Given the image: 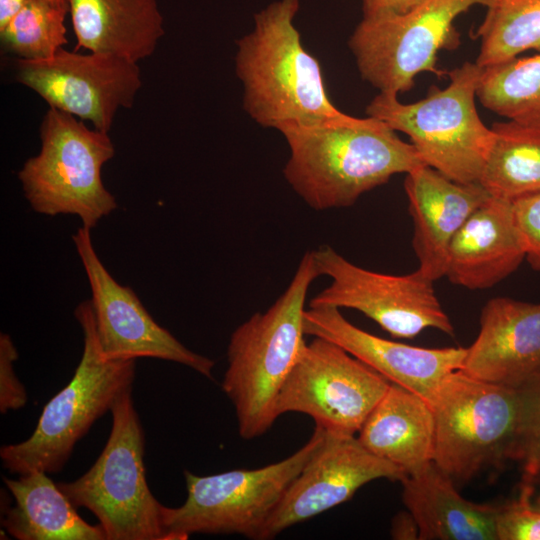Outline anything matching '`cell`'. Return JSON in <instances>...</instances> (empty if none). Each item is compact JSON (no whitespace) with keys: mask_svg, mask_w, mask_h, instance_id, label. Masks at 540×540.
<instances>
[{"mask_svg":"<svg viewBox=\"0 0 540 540\" xmlns=\"http://www.w3.org/2000/svg\"><path fill=\"white\" fill-rule=\"evenodd\" d=\"M402 501L414 517L419 540H497L498 505L462 497L434 461L406 475Z\"/></svg>","mask_w":540,"mask_h":540,"instance_id":"20","label":"cell"},{"mask_svg":"<svg viewBox=\"0 0 540 540\" xmlns=\"http://www.w3.org/2000/svg\"><path fill=\"white\" fill-rule=\"evenodd\" d=\"M405 476L401 468L367 450L355 435L325 432L270 516L260 540L273 539L289 527L348 501L371 481L384 478L400 482Z\"/></svg>","mask_w":540,"mask_h":540,"instance_id":"15","label":"cell"},{"mask_svg":"<svg viewBox=\"0 0 540 540\" xmlns=\"http://www.w3.org/2000/svg\"><path fill=\"white\" fill-rule=\"evenodd\" d=\"M481 68L535 49L540 52V0H494L477 29Z\"/></svg>","mask_w":540,"mask_h":540,"instance_id":"26","label":"cell"},{"mask_svg":"<svg viewBox=\"0 0 540 540\" xmlns=\"http://www.w3.org/2000/svg\"><path fill=\"white\" fill-rule=\"evenodd\" d=\"M432 407L433 461L455 483L514 460L521 418L518 388L456 370L442 382Z\"/></svg>","mask_w":540,"mask_h":540,"instance_id":"8","label":"cell"},{"mask_svg":"<svg viewBox=\"0 0 540 540\" xmlns=\"http://www.w3.org/2000/svg\"><path fill=\"white\" fill-rule=\"evenodd\" d=\"M476 94L486 109L540 127V52L482 68Z\"/></svg>","mask_w":540,"mask_h":540,"instance_id":"25","label":"cell"},{"mask_svg":"<svg viewBox=\"0 0 540 540\" xmlns=\"http://www.w3.org/2000/svg\"><path fill=\"white\" fill-rule=\"evenodd\" d=\"M533 504L535 505V507L540 509V492L537 495L534 494V496H533Z\"/></svg>","mask_w":540,"mask_h":540,"instance_id":"36","label":"cell"},{"mask_svg":"<svg viewBox=\"0 0 540 540\" xmlns=\"http://www.w3.org/2000/svg\"><path fill=\"white\" fill-rule=\"evenodd\" d=\"M479 324L460 370L514 388L540 371V303L492 298L482 308Z\"/></svg>","mask_w":540,"mask_h":540,"instance_id":"17","label":"cell"},{"mask_svg":"<svg viewBox=\"0 0 540 540\" xmlns=\"http://www.w3.org/2000/svg\"><path fill=\"white\" fill-rule=\"evenodd\" d=\"M40 139V152L18 172L26 200L39 214L77 215L92 230L118 206L102 180V167L115 154L109 134L49 107Z\"/></svg>","mask_w":540,"mask_h":540,"instance_id":"6","label":"cell"},{"mask_svg":"<svg viewBox=\"0 0 540 540\" xmlns=\"http://www.w3.org/2000/svg\"><path fill=\"white\" fill-rule=\"evenodd\" d=\"M72 239L91 290L96 334L105 359L156 358L213 379L214 360L185 347L153 319L130 287L112 277L95 251L91 229L80 227Z\"/></svg>","mask_w":540,"mask_h":540,"instance_id":"14","label":"cell"},{"mask_svg":"<svg viewBox=\"0 0 540 540\" xmlns=\"http://www.w3.org/2000/svg\"><path fill=\"white\" fill-rule=\"evenodd\" d=\"M422 0H362L363 17L405 13Z\"/></svg>","mask_w":540,"mask_h":540,"instance_id":"32","label":"cell"},{"mask_svg":"<svg viewBox=\"0 0 540 540\" xmlns=\"http://www.w3.org/2000/svg\"><path fill=\"white\" fill-rule=\"evenodd\" d=\"M110 412L112 428L97 460L79 478L57 485L76 508L95 515L107 540H165L164 505L147 484L144 431L132 388Z\"/></svg>","mask_w":540,"mask_h":540,"instance_id":"7","label":"cell"},{"mask_svg":"<svg viewBox=\"0 0 540 540\" xmlns=\"http://www.w3.org/2000/svg\"><path fill=\"white\" fill-rule=\"evenodd\" d=\"M67 13L50 0H27L0 29L1 42L20 59H49L68 43L64 23Z\"/></svg>","mask_w":540,"mask_h":540,"instance_id":"27","label":"cell"},{"mask_svg":"<svg viewBox=\"0 0 540 540\" xmlns=\"http://www.w3.org/2000/svg\"><path fill=\"white\" fill-rule=\"evenodd\" d=\"M75 49L116 55L138 63L164 36L158 0H67Z\"/></svg>","mask_w":540,"mask_h":540,"instance_id":"21","label":"cell"},{"mask_svg":"<svg viewBox=\"0 0 540 540\" xmlns=\"http://www.w3.org/2000/svg\"><path fill=\"white\" fill-rule=\"evenodd\" d=\"M436 425L432 405L410 390L389 388L358 432L374 455L411 474L434 459Z\"/></svg>","mask_w":540,"mask_h":540,"instance_id":"22","label":"cell"},{"mask_svg":"<svg viewBox=\"0 0 540 540\" xmlns=\"http://www.w3.org/2000/svg\"><path fill=\"white\" fill-rule=\"evenodd\" d=\"M278 131L290 150L284 177L318 211L352 206L392 176L425 165L411 143L369 116L288 124Z\"/></svg>","mask_w":540,"mask_h":540,"instance_id":"1","label":"cell"},{"mask_svg":"<svg viewBox=\"0 0 540 540\" xmlns=\"http://www.w3.org/2000/svg\"><path fill=\"white\" fill-rule=\"evenodd\" d=\"M491 129L494 141L479 183L509 201L540 191V127L509 120Z\"/></svg>","mask_w":540,"mask_h":540,"instance_id":"24","label":"cell"},{"mask_svg":"<svg viewBox=\"0 0 540 540\" xmlns=\"http://www.w3.org/2000/svg\"><path fill=\"white\" fill-rule=\"evenodd\" d=\"M525 259L511 201L490 196L452 238L445 276L469 290L493 287Z\"/></svg>","mask_w":540,"mask_h":540,"instance_id":"19","label":"cell"},{"mask_svg":"<svg viewBox=\"0 0 540 540\" xmlns=\"http://www.w3.org/2000/svg\"><path fill=\"white\" fill-rule=\"evenodd\" d=\"M390 535L396 540L418 539V525L408 510L401 511L393 517L391 521Z\"/></svg>","mask_w":540,"mask_h":540,"instance_id":"33","label":"cell"},{"mask_svg":"<svg viewBox=\"0 0 540 540\" xmlns=\"http://www.w3.org/2000/svg\"><path fill=\"white\" fill-rule=\"evenodd\" d=\"M74 315L83 333L79 364L70 382L43 407L31 436L1 447L2 466L10 473L60 472L76 443L133 386L136 359L103 357L90 300L79 303Z\"/></svg>","mask_w":540,"mask_h":540,"instance_id":"4","label":"cell"},{"mask_svg":"<svg viewBox=\"0 0 540 540\" xmlns=\"http://www.w3.org/2000/svg\"><path fill=\"white\" fill-rule=\"evenodd\" d=\"M306 335L327 339L431 405L444 379L462 368L467 348H423L366 332L335 307H309L303 317Z\"/></svg>","mask_w":540,"mask_h":540,"instance_id":"16","label":"cell"},{"mask_svg":"<svg viewBox=\"0 0 540 540\" xmlns=\"http://www.w3.org/2000/svg\"><path fill=\"white\" fill-rule=\"evenodd\" d=\"M521 418L514 460L522 468V481L540 485V371L518 387Z\"/></svg>","mask_w":540,"mask_h":540,"instance_id":"28","label":"cell"},{"mask_svg":"<svg viewBox=\"0 0 540 540\" xmlns=\"http://www.w3.org/2000/svg\"><path fill=\"white\" fill-rule=\"evenodd\" d=\"M390 383L339 345L314 337L285 381L276 412L302 413L325 432L355 435Z\"/></svg>","mask_w":540,"mask_h":540,"instance_id":"12","label":"cell"},{"mask_svg":"<svg viewBox=\"0 0 540 540\" xmlns=\"http://www.w3.org/2000/svg\"><path fill=\"white\" fill-rule=\"evenodd\" d=\"M319 276L313 251L307 252L280 297L231 334L221 387L234 406L238 433L245 440L265 434L278 418V396L306 345L303 317L308 290Z\"/></svg>","mask_w":540,"mask_h":540,"instance_id":"3","label":"cell"},{"mask_svg":"<svg viewBox=\"0 0 540 540\" xmlns=\"http://www.w3.org/2000/svg\"><path fill=\"white\" fill-rule=\"evenodd\" d=\"M536 486L521 481L518 496L498 505L497 540H540V509L533 504Z\"/></svg>","mask_w":540,"mask_h":540,"instance_id":"29","label":"cell"},{"mask_svg":"<svg viewBox=\"0 0 540 540\" xmlns=\"http://www.w3.org/2000/svg\"><path fill=\"white\" fill-rule=\"evenodd\" d=\"M511 206L525 259L540 272V191L512 200Z\"/></svg>","mask_w":540,"mask_h":540,"instance_id":"30","label":"cell"},{"mask_svg":"<svg viewBox=\"0 0 540 540\" xmlns=\"http://www.w3.org/2000/svg\"><path fill=\"white\" fill-rule=\"evenodd\" d=\"M324 433L315 426L309 440L295 453L257 469L207 476L184 471L185 502L179 507L163 506L165 540H186L196 533L238 534L260 540L264 526Z\"/></svg>","mask_w":540,"mask_h":540,"instance_id":"9","label":"cell"},{"mask_svg":"<svg viewBox=\"0 0 540 540\" xmlns=\"http://www.w3.org/2000/svg\"><path fill=\"white\" fill-rule=\"evenodd\" d=\"M404 189L413 220L417 270L435 282L445 276L452 238L491 195L480 183L455 182L427 165L406 174Z\"/></svg>","mask_w":540,"mask_h":540,"instance_id":"18","label":"cell"},{"mask_svg":"<svg viewBox=\"0 0 540 540\" xmlns=\"http://www.w3.org/2000/svg\"><path fill=\"white\" fill-rule=\"evenodd\" d=\"M481 74L476 63L465 62L448 71L446 88L433 86L425 98L409 104L379 92L366 114L406 134L425 165L455 182L479 183L494 141L476 109Z\"/></svg>","mask_w":540,"mask_h":540,"instance_id":"5","label":"cell"},{"mask_svg":"<svg viewBox=\"0 0 540 540\" xmlns=\"http://www.w3.org/2000/svg\"><path fill=\"white\" fill-rule=\"evenodd\" d=\"M313 255L320 276L331 281L310 300L309 307L359 311L395 338L412 339L429 328L454 335L434 282L418 270L406 275L374 272L353 264L328 245Z\"/></svg>","mask_w":540,"mask_h":540,"instance_id":"11","label":"cell"},{"mask_svg":"<svg viewBox=\"0 0 540 540\" xmlns=\"http://www.w3.org/2000/svg\"><path fill=\"white\" fill-rule=\"evenodd\" d=\"M27 0H0V29L13 18Z\"/></svg>","mask_w":540,"mask_h":540,"instance_id":"34","label":"cell"},{"mask_svg":"<svg viewBox=\"0 0 540 540\" xmlns=\"http://www.w3.org/2000/svg\"><path fill=\"white\" fill-rule=\"evenodd\" d=\"M299 8L300 0L271 2L236 42L243 109L262 127L278 130L348 115L331 102L318 60L303 47L294 24Z\"/></svg>","mask_w":540,"mask_h":540,"instance_id":"2","label":"cell"},{"mask_svg":"<svg viewBox=\"0 0 540 540\" xmlns=\"http://www.w3.org/2000/svg\"><path fill=\"white\" fill-rule=\"evenodd\" d=\"M493 1L422 0L405 13L363 17L348 41L360 76L379 92L397 96L422 72L442 77L448 71L436 67L437 54L459 45L456 18Z\"/></svg>","mask_w":540,"mask_h":540,"instance_id":"10","label":"cell"},{"mask_svg":"<svg viewBox=\"0 0 540 540\" xmlns=\"http://www.w3.org/2000/svg\"><path fill=\"white\" fill-rule=\"evenodd\" d=\"M18 359V352L12 338L0 334V412L23 408L28 396L23 384L17 378L14 363Z\"/></svg>","mask_w":540,"mask_h":540,"instance_id":"31","label":"cell"},{"mask_svg":"<svg viewBox=\"0 0 540 540\" xmlns=\"http://www.w3.org/2000/svg\"><path fill=\"white\" fill-rule=\"evenodd\" d=\"M14 498L6 507L2 526L18 540H107L102 527L90 525L57 483L43 471L20 474L16 479L3 477Z\"/></svg>","mask_w":540,"mask_h":540,"instance_id":"23","label":"cell"},{"mask_svg":"<svg viewBox=\"0 0 540 540\" xmlns=\"http://www.w3.org/2000/svg\"><path fill=\"white\" fill-rule=\"evenodd\" d=\"M16 79L44 99L49 107L90 121L109 132L117 111L131 108L142 86L136 62L98 52L61 48L45 60L18 59Z\"/></svg>","mask_w":540,"mask_h":540,"instance_id":"13","label":"cell"},{"mask_svg":"<svg viewBox=\"0 0 540 540\" xmlns=\"http://www.w3.org/2000/svg\"><path fill=\"white\" fill-rule=\"evenodd\" d=\"M50 1H52L55 5L59 6L60 8L68 11L67 0H50Z\"/></svg>","mask_w":540,"mask_h":540,"instance_id":"35","label":"cell"}]
</instances>
